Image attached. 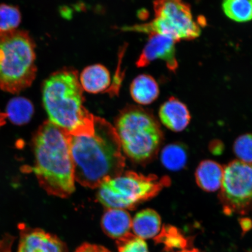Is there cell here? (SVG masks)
<instances>
[{"instance_id": "cell-1", "label": "cell", "mask_w": 252, "mask_h": 252, "mask_svg": "<svg viewBox=\"0 0 252 252\" xmlns=\"http://www.w3.org/2000/svg\"><path fill=\"white\" fill-rule=\"evenodd\" d=\"M69 142L75 180L83 187L99 188L124 172L121 142L115 127L105 119L94 116L93 131L69 135Z\"/></svg>"}, {"instance_id": "cell-2", "label": "cell", "mask_w": 252, "mask_h": 252, "mask_svg": "<svg viewBox=\"0 0 252 252\" xmlns=\"http://www.w3.org/2000/svg\"><path fill=\"white\" fill-rule=\"evenodd\" d=\"M33 147V171L40 187L52 196H70L75 190V177L69 135L46 121L34 135Z\"/></svg>"}, {"instance_id": "cell-3", "label": "cell", "mask_w": 252, "mask_h": 252, "mask_svg": "<svg viewBox=\"0 0 252 252\" xmlns=\"http://www.w3.org/2000/svg\"><path fill=\"white\" fill-rule=\"evenodd\" d=\"M43 103L49 121L69 135L93 131L94 116L84 106L83 90L75 69L57 71L43 85Z\"/></svg>"}, {"instance_id": "cell-4", "label": "cell", "mask_w": 252, "mask_h": 252, "mask_svg": "<svg viewBox=\"0 0 252 252\" xmlns=\"http://www.w3.org/2000/svg\"><path fill=\"white\" fill-rule=\"evenodd\" d=\"M35 47L26 31H0V90L17 94L32 84L37 72Z\"/></svg>"}, {"instance_id": "cell-5", "label": "cell", "mask_w": 252, "mask_h": 252, "mask_svg": "<svg viewBox=\"0 0 252 252\" xmlns=\"http://www.w3.org/2000/svg\"><path fill=\"white\" fill-rule=\"evenodd\" d=\"M115 126L122 149L133 161L146 163L157 156L163 134L152 113L139 106H128L120 113Z\"/></svg>"}, {"instance_id": "cell-6", "label": "cell", "mask_w": 252, "mask_h": 252, "mask_svg": "<svg viewBox=\"0 0 252 252\" xmlns=\"http://www.w3.org/2000/svg\"><path fill=\"white\" fill-rule=\"evenodd\" d=\"M171 184L168 176L159 178L127 171L103 182L99 186L97 198L107 209L132 210L157 196Z\"/></svg>"}, {"instance_id": "cell-7", "label": "cell", "mask_w": 252, "mask_h": 252, "mask_svg": "<svg viewBox=\"0 0 252 252\" xmlns=\"http://www.w3.org/2000/svg\"><path fill=\"white\" fill-rule=\"evenodd\" d=\"M155 18L150 23L125 27V31L171 37L176 43L196 39L201 34L200 23L194 20L190 5L184 0H154Z\"/></svg>"}, {"instance_id": "cell-8", "label": "cell", "mask_w": 252, "mask_h": 252, "mask_svg": "<svg viewBox=\"0 0 252 252\" xmlns=\"http://www.w3.org/2000/svg\"><path fill=\"white\" fill-rule=\"evenodd\" d=\"M219 198L226 215L252 211V163L234 160L224 167Z\"/></svg>"}, {"instance_id": "cell-9", "label": "cell", "mask_w": 252, "mask_h": 252, "mask_svg": "<svg viewBox=\"0 0 252 252\" xmlns=\"http://www.w3.org/2000/svg\"><path fill=\"white\" fill-rule=\"evenodd\" d=\"M171 37L161 34H149V39L136 62L138 67H144L157 59L165 62L167 68L172 72L178 70L175 43Z\"/></svg>"}, {"instance_id": "cell-10", "label": "cell", "mask_w": 252, "mask_h": 252, "mask_svg": "<svg viewBox=\"0 0 252 252\" xmlns=\"http://www.w3.org/2000/svg\"><path fill=\"white\" fill-rule=\"evenodd\" d=\"M20 230L18 252H68L64 242L54 235L25 225Z\"/></svg>"}, {"instance_id": "cell-11", "label": "cell", "mask_w": 252, "mask_h": 252, "mask_svg": "<svg viewBox=\"0 0 252 252\" xmlns=\"http://www.w3.org/2000/svg\"><path fill=\"white\" fill-rule=\"evenodd\" d=\"M159 116L162 124L174 132L184 131L191 121L187 106L173 96L169 97L160 107Z\"/></svg>"}, {"instance_id": "cell-12", "label": "cell", "mask_w": 252, "mask_h": 252, "mask_svg": "<svg viewBox=\"0 0 252 252\" xmlns=\"http://www.w3.org/2000/svg\"><path fill=\"white\" fill-rule=\"evenodd\" d=\"M79 81L83 90L90 94L109 93L112 86L108 69L100 64L85 68L79 75Z\"/></svg>"}, {"instance_id": "cell-13", "label": "cell", "mask_w": 252, "mask_h": 252, "mask_svg": "<svg viewBox=\"0 0 252 252\" xmlns=\"http://www.w3.org/2000/svg\"><path fill=\"white\" fill-rule=\"evenodd\" d=\"M103 231L109 237L118 239L130 234L132 219L127 211L119 209H108L101 220Z\"/></svg>"}, {"instance_id": "cell-14", "label": "cell", "mask_w": 252, "mask_h": 252, "mask_svg": "<svg viewBox=\"0 0 252 252\" xmlns=\"http://www.w3.org/2000/svg\"><path fill=\"white\" fill-rule=\"evenodd\" d=\"M224 168L214 160L206 159L200 163L195 172L196 184L201 190L214 192L221 187Z\"/></svg>"}, {"instance_id": "cell-15", "label": "cell", "mask_w": 252, "mask_h": 252, "mask_svg": "<svg viewBox=\"0 0 252 252\" xmlns=\"http://www.w3.org/2000/svg\"><path fill=\"white\" fill-rule=\"evenodd\" d=\"M156 243L162 244L166 252H200L193 247L190 238L174 226H163L155 238Z\"/></svg>"}, {"instance_id": "cell-16", "label": "cell", "mask_w": 252, "mask_h": 252, "mask_svg": "<svg viewBox=\"0 0 252 252\" xmlns=\"http://www.w3.org/2000/svg\"><path fill=\"white\" fill-rule=\"evenodd\" d=\"M161 228V219L158 213L152 209H145L138 212L132 220L134 235L141 239L156 237Z\"/></svg>"}, {"instance_id": "cell-17", "label": "cell", "mask_w": 252, "mask_h": 252, "mask_svg": "<svg viewBox=\"0 0 252 252\" xmlns=\"http://www.w3.org/2000/svg\"><path fill=\"white\" fill-rule=\"evenodd\" d=\"M130 94L135 102L143 105H150L159 96L158 84L151 75L141 74L132 81Z\"/></svg>"}, {"instance_id": "cell-18", "label": "cell", "mask_w": 252, "mask_h": 252, "mask_svg": "<svg viewBox=\"0 0 252 252\" xmlns=\"http://www.w3.org/2000/svg\"><path fill=\"white\" fill-rule=\"evenodd\" d=\"M163 166L172 171H180L187 165V150L180 143H173L163 148L160 154Z\"/></svg>"}, {"instance_id": "cell-19", "label": "cell", "mask_w": 252, "mask_h": 252, "mask_svg": "<svg viewBox=\"0 0 252 252\" xmlns=\"http://www.w3.org/2000/svg\"><path fill=\"white\" fill-rule=\"evenodd\" d=\"M33 112L32 103L24 97H15L9 102L7 107L9 120L17 125L27 124L32 117Z\"/></svg>"}, {"instance_id": "cell-20", "label": "cell", "mask_w": 252, "mask_h": 252, "mask_svg": "<svg viewBox=\"0 0 252 252\" xmlns=\"http://www.w3.org/2000/svg\"><path fill=\"white\" fill-rule=\"evenodd\" d=\"M222 7L225 14L237 23L252 20V0H223Z\"/></svg>"}, {"instance_id": "cell-21", "label": "cell", "mask_w": 252, "mask_h": 252, "mask_svg": "<svg viewBox=\"0 0 252 252\" xmlns=\"http://www.w3.org/2000/svg\"><path fill=\"white\" fill-rule=\"evenodd\" d=\"M21 21V15L17 7L6 4L0 5V31L17 29Z\"/></svg>"}, {"instance_id": "cell-22", "label": "cell", "mask_w": 252, "mask_h": 252, "mask_svg": "<svg viewBox=\"0 0 252 252\" xmlns=\"http://www.w3.org/2000/svg\"><path fill=\"white\" fill-rule=\"evenodd\" d=\"M233 150L238 160L252 163V134H245L236 138Z\"/></svg>"}, {"instance_id": "cell-23", "label": "cell", "mask_w": 252, "mask_h": 252, "mask_svg": "<svg viewBox=\"0 0 252 252\" xmlns=\"http://www.w3.org/2000/svg\"><path fill=\"white\" fill-rule=\"evenodd\" d=\"M116 242L119 252H150L144 239L130 233Z\"/></svg>"}, {"instance_id": "cell-24", "label": "cell", "mask_w": 252, "mask_h": 252, "mask_svg": "<svg viewBox=\"0 0 252 252\" xmlns=\"http://www.w3.org/2000/svg\"><path fill=\"white\" fill-rule=\"evenodd\" d=\"M74 252H111L102 246L91 244H84Z\"/></svg>"}, {"instance_id": "cell-25", "label": "cell", "mask_w": 252, "mask_h": 252, "mask_svg": "<svg viewBox=\"0 0 252 252\" xmlns=\"http://www.w3.org/2000/svg\"><path fill=\"white\" fill-rule=\"evenodd\" d=\"M13 238L7 235L0 241V252H11V245Z\"/></svg>"}, {"instance_id": "cell-26", "label": "cell", "mask_w": 252, "mask_h": 252, "mask_svg": "<svg viewBox=\"0 0 252 252\" xmlns=\"http://www.w3.org/2000/svg\"><path fill=\"white\" fill-rule=\"evenodd\" d=\"M239 223L242 230V234L250 231L252 229V220L248 218H242L239 220Z\"/></svg>"}, {"instance_id": "cell-27", "label": "cell", "mask_w": 252, "mask_h": 252, "mask_svg": "<svg viewBox=\"0 0 252 252\" xmlns=\"http://www.w3.org/2000/svg\"><path fill=\"white\" fill-rule=\"evenodd\" d=\"M250 252H252V251Z\"/></svg>"}]
</instances>
